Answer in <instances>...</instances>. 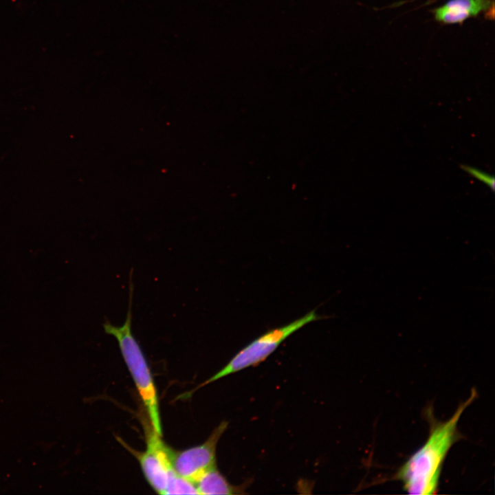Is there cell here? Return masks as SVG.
Instances as JSON below:
<instances>
[{
	"label": "cell",
	"instance_id": "cell-1",
	"mask_svg": "<svg viewBox=\"0 0 495 495\" xmlns=\"http://www.w3.org/2000/svg\"><path fill=\"white\" fill-rule=\"evenodd\" d=\"M476 396V390H472L470 397L446 421H437L428 416L430 421L427 439L402 465L395 475L406 493L417 495L437 493L443 462L452 446L461 437L458 430L460 418Z\"/></svg>",
	"mask_w": 495,
	"mask_h": 495
},
{
	"label": "cell",
	"instance_id": "cell-2",
	"mask_svg": "<svg viewBox=\"0 0 495 495\" xmlns=\"http://www.w3.org/2000/svg\"><path fill=\"white\" fill-rule=\"evenodd\" d=\"M131 277V274L129 309L124 322L122 326H115L107 320L103 324V327L107 334L117 340L123 359L146 410L150 424L155 432L162 436V429L157 389L146 358L131 330L133 293Z\"/></svg>",
	"mask_w": 495,
	"mask_h": 495
},
{
	"label": "cell",
	"instance_id": "cell-3",
	"mask_svg": "<svg viewBox=\"0 0 495 495\" xmlns=\"http://www.w3.org/2000/svg\"><path fill=\"white\" fill-rule=\"evenodd\" d=\"M319 318L316 311L311 310L287 324L265 332L236 353L221 370L197 386L193 390L184 393L182 397L188 398L192 393L206 385L248 367L259 364L274 352L289 336L307 324L318 320Z\"/></svg>",
	"mask_w": 495,
	"mask_h": 495
},
{
	"label": "cell",
	"instance_id": "cell-4",
	"mask_svg": "<svg viewBox=\"0 0 495 495\" xmlns=\"http://www.w3.org/2000/svg\"><path fill=\"white\" fill-rule=\"evenodd\" d=\"M143 424L146 448L142 452L130 450L138 459L148 484L157 493L164 494L168 481L177 474L172 463V449L165 444L151 424Z\"/></svg>",
	"mask_w": 495,
	"mask_h": 495
},
{
	"label": "cell",
	"instance_id": "cell-5",
	"mask_svg": "<svg viewBox=\"0 0 495 495\" xmlns=\"http://www.w3.org/2000/svg\"><path fill=\"white\" fill-rule=\"evenodd\" d=\"M228 423L221 422L202 444L184 450H172L171 459L175 471L194 484L207 470L216 466V448Z\"/></svg>",
	"mask_w": 495,
	"mask_h": 495
},
{
	"label": "cell",
	"instance_id": "cell-6",
	"mask_svg": "<svg viewBox=\"0 0 495 495\" xmlns=\"http://www.w3.org/2000/svg\"><path fill=\"white\" fill-rule=\"evenodd\" d=\"M492 0H449L433 11L435 19L445 24L462 23L470 17L489 10Z\"/></svg>",
	"mask_w": 495,
	"mask_h": 495
},
{
	"label": "cell",
	"instance_id": "cell-7",
	"mask_svg": "<svg viewBox=\"0 0 495 495\" xmlns=\"http://www.w3.org/2000/svg\"><path fill=\"white\" fill-rule=\"evenodd\" d=\"M199 494H243L241 486L230 484L217 470V466L204 472L195 483Z\"/></svg>",
	"mask_w": 495,
	"mask_h": 495
},
{
	"label": "cell",
	"instance_id": "cell-8",
	"mask_svg": "<svg viewBox=\"0 0 495 495\" xmlns=\"http://www.w3.org/2000/svg\"><path fill=\"white\" fill-rule=\"evenodd\" d=\"M164 494H199L195 485L178 474L168 481Z\"/></svg>",
	"mask_w": 495,
	"mask_h": 495
},
{
	"label": "cell",
	"instance_id": "cell-9",
	"mask_svg": "<svg viewBox=\"0 0 495 495\" xmlns=\"http://www.w3.org/2000/svg\"><path fill=\"white\" fill-rule=\"evenodd\" d=\"M461 168L474 177L488 185L492 190H494V178L493 176L466 165H461Z\"/></svg>",
	"mask_w": 495,
	"mask_h": 495
}]
</instances>
